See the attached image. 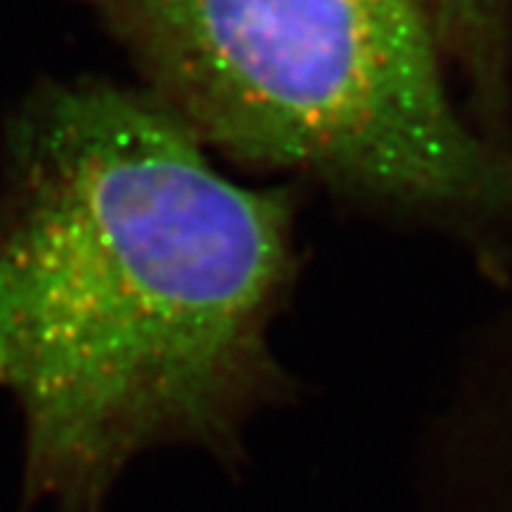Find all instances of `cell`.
<instances>
[{"label": "cell", "instance_id": "obj_1", "mask_svg": "<svg viewBox=\"0 0 512 512\" xmlns=\"http://www.w3.org/2000/svg\"><path fill=\"white\" fill-rule=\"evenodd\" d=\"M296 194L238 183L142 87L48 81L0 181V387L24 497L102 512L149 452L225 463L290 392L272 345L298 275Z\"/></svg>", "mask_w": 512, "mask_h": 512}, {"label": "cell", "instance_id": "obj_2", "mask_svg": "<svg viewBox=\"0 0 512 512\" xmlns=\"http://www.w3.org/2000/svg\"><path fill=\"white\" fill-rule=\"evenodd\" d=\"M212 155L468 241L512 233V147L460 115L413 0H76Z\"/></svg>", "mask_w": 512, "mask_h": 512}, {"label": "cell", "instance_id": "obj_3", "mask_svg": "<svg viewBox=\"0 0 512 512\" xmlns=\"http://www.w3.org/2000/svg\"><path fill=\"white\" fill-rule=\"evenodd\" d=\"M489 345L473 395L452 416L463 512H512V314Z\"/></svg>", "mask_w": 512, "mask_h": 512}, {"label": "cell", "instance_id": "obj_4", "mask_svg": "<svg viewBox=\"0 0 512 512\" xmlns=\"http://www.w3.org/2000/svg\"><path fill=\"white\" fill-rule=\"evenodd\" d=\"M432 29L442 58L471 92L476 128L502 142L507 108V0H413Z\"/></svg>", "mask_w": 512, "mask_h": 512}]
</instances>
